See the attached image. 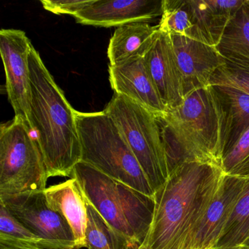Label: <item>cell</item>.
<instances>
[{"label": "cell", "instance_id": "cell-4", "mask_svg": "<svg viewBox=\"0 0 249 249\" xmlns=\"http://www.w3.org/2000/svg\"><path fill=\"white\" fill-rule=\"evenodd\" d=\"M161 116L173 129L189 161L222 167L227 116L213 86L190 91L180 105Z\"/></svg>", "mask_w": 249, "mask_h": 249}, {"label": "cell", "instance_id": "cell-19", "mask_svg": "<svg viewBox=\"0 0 249 249\" xmlns=\"http://www.w3.org/2000/svg\"><path fill=\"white\" fill-rule=\"evenodd\" d=\"M213 87L221 97L227 116L224 156L249 128V95L226 86Z\"/></svg>", "mask_w": 249, "mask_h": 249}, {"label": "cell", "instance_id": "cell-27", "mask_svg": "<svg viewBox=\"0 0 249 249\" xmlns=\"http://www.w3.org/2000/svg\"><path fill=\"white\" fill-rule=\"evenodd\" d=\"M151 249V248L149 247L148 243L145 241L142 245H141V246H138V247L135 248V249Z\"/></svg>", "mask_w": 249, "mask_h": 249}, {"label": "cell", "instance_id": "cell-15", "mask_svg": "<svg viewBox=\"0 0 249 249\" xmlns=\"http://www.w3.org/2000/svg\"><path fill=\"white\" fill-rule=\"evenodd\" d=\"M49 206L59 213L71 227L75 238V249L87 248L86 229L87 207L78 182L73 178L44 190Z\"/></svg>", "mask_w": 249, "mask_h": 249}, {"label": "cell", "instance_id": "cell-1", "mask_svg": "<svg viewBox=\"0 0 249 249\" xmlns=\"http://www.w3.org/2000/svg\"><path fill=\"white\" fill-rule=\"evenodd\" d=\"M225 175L220 166L198 161H183L170 171L154 195V216L145 240L151 249H182L215 199Z\"/></svg>", "mask_w": 249, "mask_h": 249}, {"label": "cell", "instance_id": "cell-10", "mask_svg": "<svg viewBox=\"0 0 249 249\" xmlns=\"http://www.w3.org/2000/svg\"><path fill=\"white\" fill-rule=\"evenodd\" d=\"M247 180L225 175L215 199L182 249H215Z\"/></svg>", "mask_w": 249, "mask_h": 249}, {"label": "cell", "instance_id": "cell-22", "mask_svg": "<svg viewBox=\"0 0 249 249\" xmlns=\"http://www.w3.org/2000/svg\"><path fill=\"white\" fill-rule=\"evenodd\" d=\"M87 202V224L86 244L88 249H134L140 246L129 243L115 231L98 211Z\"/></svg>", "mask_w": 249, "mask_h": 249}, {"label": "cell", "instance_id": "cell-21", "mask_svg": "<svg viewBox=\"0 0 249 249\" xmlns=\"http://www.w3.org/2000/svg\"><path fill=\"white\" fill-rule=\"evenodd\" d=\"M215 249H249V178Z\"/></svg>", "mask_w": 249, "mask_h": 249}, {"label": "cell", "instance_id": "cell-6", "mask_svg": "<svg viewBox=\"0 0 249 249\" xmlns=\"http://www.w3.org/2000/svg\"><path fill=\"white\" fill-rule=\"evenodd\" d=\"M34 132L18 117L0 127V196L44 191L49 180Z\"/></svg>", "mask_w": 249, "mask_h": 249}, {"label": "cell", "instance_id": "cell-3", "mask_svg": "<svg viewBox=\"0 0 249 249\" xmlns=\"http://www.w3.org/2000/svg\"><path fill=\"white\" fill-rule=\"evenodd\" d=\"M71 178L109 225L129 243L141 246L149 231L155 199L109 177L84 161L74 167Z\"/></svg>", "mask_w": 249, "mask_h": 249}, {"label": "cell", "instance_id": "cell-11", "mask_svg": "<svg viewBox=\"0 0 249 249\" xmlns=\"http://www.w3.org/2000/svg\"><path fill=\"white\" fill-rule=\"evenodd\" d=\"M163 0H94L75 16L82 25L116 28L135 22H149L162 15Z\"/></svg>", "mask_w": 249, "mask_h": 249}, {"label": "cell", "instance_id": "cell-7", "mask_svg": "<svg viewBox=\"0 0 249 249\" xmlns=\"http://www.w3.org/2000/svg\"><path fill=\"white\" fill-rule=\"evenodd\" d=\"M104 111L124 137L154 192L169 176L168 163L157 116L121 94H113Z\"/></svg>", "mask_w": 249, "mask_h": 249}, {"label": "cell", "instance_id": "cell-18", "mask_svg": "<svg viewBox=\"0 0 249 249\" xmlns=\"http://www.w3.org/2000/svg\"><path fill=\"white\" fill-rule=\"evenodd\" d=\"M215 48L227 63L249 71V0L230 18Z\"/></svg>", "mask_w": 249, "mask_h": 249}, {"label": "cell", "instance_id": "cell-14", "mask_svg": "<svg viewBox=\"0 0 249 249\" xmlns=\"http://www.w3.org/2000/svg\"><path fill=\"white\" fill-rule=\"evenodd\" d=\"M144 60L167 110L177 107L184 99V86L170 35L158 27Z\"/></svg>", "mask_w": 249, "mask_h": 249}, {"label": "cell", "instance_id": "cell-24", "mask_svg": "<svg viewBox=\"0 0 249 249\" xmlns=\"http://www.w3.org/2000/svg\"><path fill=\"white\" fill-rule=\"evenodd\" d=\"M222 169L226 175L249 178V128L235 145L224 154Z\"/></svg>", "mask_w": 249, "mask_h": 249}, {"label": "cell", "instance_id": "cell-12", "mask_svg": "<svg viewBox=\"0 0 249 249\" xmlns=\"http://www.w3.org/2000/svg\"><path fill=\"white\" fill-rule=\"evenodd\" d=\"M109 81L116 94L124 96L156 116H164L167 107L148 71L144 57L132 58L108 68Z\"/></svg>", "mask_w": 249, "mask_h": 249}, {"label": "cell", "instance_id": "cell-25", "mask_svg": "<svg viewBox=\"0 0 249 249\" xmlns=\"http://www.w3.org/2000/svg\"><path fill=\"white\" fill-rule=\"evenodd\" d=\"M210 85L226 86L243 91L249 95V71L226 62L211 78Z\"/></svg>", "mask_w": 249, "mask_h": 249}, {"label": "cell", "instance_id": "cell-16", "mask_svg": "<svg viewBox=\"0 0 249 249\" xmlns=\"http://www.w3.org/2000/svg\"><path fill=\"white\" fill-rule=\"evenodd\" d=\"M246 0H189L195 27V39L215 46L230 18Z\"/></svg>", "mask_w": 249, "mask_h": 249}, {"label": "cell", "instance_id": "cell-26", "mask_svg": "<svg viewBox=\"0 0 249 249\" xmlns=\"http://www.w3.org/2000/svg\"><path fill=\"white\" fill-rule=\"evenodd\" d=\"M94 0H41L44 9L56 15H72L75 17L78 13L91 5Z\"/></svg>", "mask_w": 249, "mask_h": 249}, {"label": "cell", "instance_id": "cell-8", "mask_svg": "<svg viewBox=\"0 0 249 249\" xmlns=\"http://www.w3.org/2000/svg\"><path fill=\"white\" fill-rule=\"evenodd\" d=\"M32 46L24 31L11 29H2L0 31V53L5 68L8 100L15 112V117L22 119L33 131L30 119Z\"/></svg>", "mask_w": 249, "mask_h": 249}, {"label": "cell", "instance_id": "cell-17", "mask_svg": "<svg viewBox=\"0 0 249 249\" xmlns=\"http://www.w3.org/2000/svg\"><path fill=\"white\" fill-rule=\"evenodd\" d=\"M158 26L135 22L117 27L107 49L110 66H116L132 58L144 57L151 47Z\"/></svg>", "mask_w": 249, "mask_h": 249}, {"label": "cell", "instance_id": "cell-13", "mask_svg": "<svg viewBox=\"0 0 249 249\" xmlns=\"http://www.w3.org/2000/svg\"><path fill=\"white\" fill-rule=\"evenodd\" d=\"M170 37L183 78L185 96L196 89L209 86L215 71L226 63L216 48L191 37Z\"/></svg>", "mask_w": 249, "mask_h": 249}, {"label": "cell", "instance_id": "cell-2", "mask_svg": "<svg viewBox=\"0 0 249 249\" xmlns=\"http://www.w3.org/2000/svg\"><path fill=\"white\" fill-rule=\"evenodd\" d=\"M32 129L43 154L48 176L71 177L81 161L76 110L55 82L40 53L32 46L30 55Z\"/></svg>", "mask_w": 249, "mask_h": 249}, {"label": "cell", "instance_id": "cell-9", "mask_svg": "<svg viewBox=\"0 0 249 249\" xmlns=\"http://www.w3.org/2000/svg\"><path fill=\"white\" fill-rule=\"evenodd\" d=\"M0 205L20 224L37 235L65 243L75 249L71 227L59 213L49 206L44 191L0 196Z\"/></svg>", "mask_w": 249, "mask_h": 249}, {"label": "cell", "instance_id": "cell-5", "mask_svg": "<svg viewBox=\"0 0 249 249\" xmlns=\"http://www.w3.org/2000/svg\"><path fill=\"white\" fill-rule=\"evenodd\" d=\"M81 161L154 197L155 192L120 129L106 112L77 111Z\"/></svg>", "mask_w": 249, "mask_h": 249}, {"label": "cell", "instance_id": "cell-23", "mask_svg": "<svg viewBox=\"0 0 249 249\" xmlns=\"http://www.w3.org/2000/svg\"><path fill=\"white\" fill-rule=\"evenodd\" d=\"M160 31L170 36L195 39V27L189 0H163Z\"/></svg>", "mask_w": 249, "mask_h": 249}, {"label": "cell", "instance_id": "cell-20", "mask_svg": "<svg viewBox=\"0 0 249 249\" xmlns=\"http://www.w3.org/2000/svg\"><path fill=\"white\" fill-rule=\"evenodd\" d=\"M0 249H75L37 235L20 224L0 205Z\"/></svg>", "mask_w": 249, "mask_h": 249}]
</instances>
